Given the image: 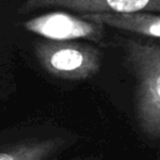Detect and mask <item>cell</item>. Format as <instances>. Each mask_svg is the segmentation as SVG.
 I'll return each mask as SVG.
<instances>
[{
  "mask_svg": "<svg viewBox=\"0 0 160 160\" xmlns=\"http://www.w3.org/2000/svg\"><path fill=\"white\" fill-rule=\"evenodd\" d=\"M122 50L135 78V116L141 132L160 139V44L125 39Z\"/></svg>",
  "mask_w": 160,
  "mask_h": 160,
  "instance_id": "cell-1",
  "label": "cell"
},
{
  "mask_svg": "<svg viewBox=\"0 0 160 160\" xmlns=\"http://www.w3.org/2000/svg\"><path fill=\"white\" fill-rule=\"evenodd\" d=\"M22 26L30 32L56 41H70L74 39L100 41L104 36V25L84 19L80 15L60 11L35 16L24 21Z\"/></svg>",
  "mask_w": 160,
  "mask_h": 160,
  "instance_id": "cell-3",
  "label": "cell"
},
{
  "mask_svg": "<svg viewBox=\"0 0 160 160\" xmlns=\"http://www.w3.org/2000/svg\"><path fill=\"white\" fill-rule=\"evenodd\" d=\"M66 146L65 139H28L0 148V160H50Z\"/></svg>",
  "mask_w": 160,
  "mask_h": 160,
  "instance_id": "cell-6",
  "label": "cell"
},
{
  "mask_svg": "<svg viewBox=\"0 0 160 160\" xmlns=\"http://www.w3.org/2000/svg\"><path fill=\"white\" fill-rule=\"evenodd\" d=\"M59 6L81 14L160 12V0H24L22 10Z\"/></svg>",
  "mask_w": 160,
  "mask_h": 160,
  "instance_id": "cell-4",
  "label": "cell"
},
{
  "mask_svg": "<svg viewBox=\"0 0 160 160\" xmlns=\"http://www.w3.org/2000/svg\"><path fill=\"white\" fill-rule=\"evenodd\" d=\"M34 49L42 69L65 80L89 79L101 65V51L86 42L45 39L36 42Z\"/></svg>",
  "mask_w": 160,
  "mask_h": 160,
  "instance_id": "cell-2",
  "label": "cell"
},
{
  "mask_svg": "<svg viewBox=\"0 0 160 160\" xmlns=\"http://www.w3.org/2000/svg\"><path fill=\"white\" fill-rule=\"evenodd\" d=\"M80 15V14H79ZM84 19L96 21L101 25L116 28L132 34L160 38V14L135 12V14H81Z\"/></svg>",
  "mask_w": 160,
  "mask_h": 160,
  "instance_id": "cell-5",
  "label": "cell"
}]
</instances>
